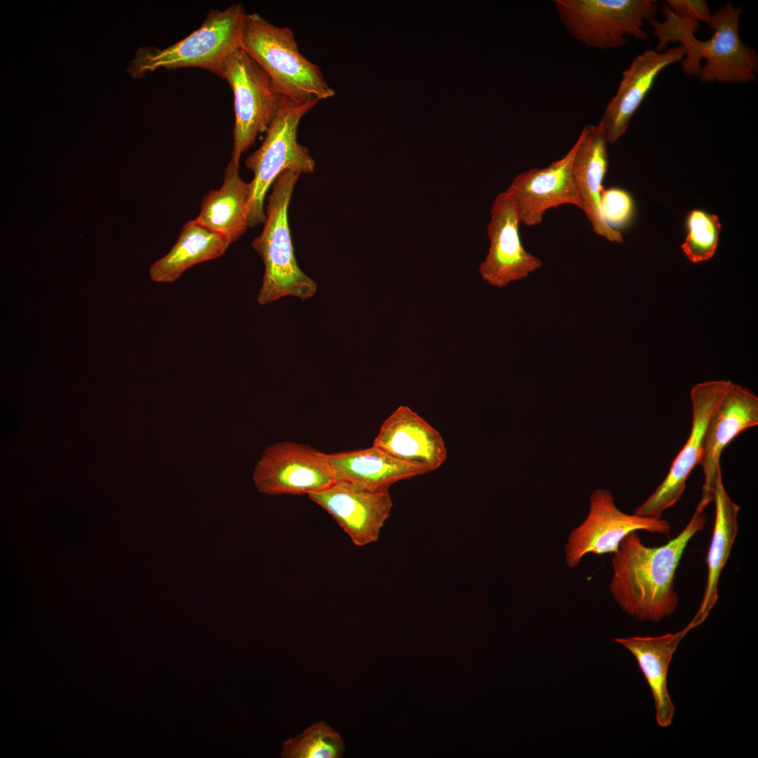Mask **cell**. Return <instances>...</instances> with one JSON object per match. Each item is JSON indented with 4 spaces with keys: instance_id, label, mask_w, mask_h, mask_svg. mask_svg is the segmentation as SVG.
Here are the masks:
<instances>
[{
    "instance_id": "1",
    "label": "cell",
    "mask_w": 758,
    "mask_h": 758,
    "mask_svg": "<svg viewBox=\"0 0 758 758\" xmlns=\"http://www.w3.org/2000/svg\"><path fill=\"white\" fill-rule=\"evenodd\" d=\"M705 509L698 504L684 528L664 545L646 546L636 532L622 540L611 558L609 590L625 612L640 621L659 622L675 611L676 571L689 542L706 524Z\"/></svg>"
},
{
    "instance_id": "2",
    "label": "cell",
    "mask_w": 758,
    "mask_h": 758,
    "mask_svg": "<svg viewBox=\"0 0 758 758\" xmlns=\"http://www.w3.org/2000/svg\"><path fill=\"white\" fill-rule=\"evenodd\" d=\"M661 10L664 20L649 22L658 41L654 50L661 52L668 44L678 43L684 50L681 69L686 75L698 76L705 84L757 80V53L739 34L740 7L729 1L714 12L707 24L712 35L705 41L695 36L700 22L678 16L665 4Z\"/></svg>"
},
{
    "instance_id": "3",
    "label": "cell",
    "mask_w": 758,
    "mask_h": 758,
    "mask_svg": "<svg viewBox=\"0 0 758 758\" xmlns=\"http://www.w3.org/2000/svg\"><path fill=\"white\" fill-rule=\"evenodd\" d=\"M300 175L286 171L274 182L267 197L263 229L252 242L265 265L257 302L265 305L286 296L305 300L316 293V282L298 265L288 224V206Z\"/></svg>"
},
{
    "instance_id": "4",
    "label": "cell",
    "mask_w": 758,
    "mask_h": 758,
    "mask_svg": "<svg viewBox=\"0 0 758 758\" xmlns=\"http://www.w3.org/2000/svg\"><path fill=\"white\" fill-rule=\"evenodd\" d=\"M240 47L266 72L281 95L297 102L334 96L319 67L299 51L288 27L274 25L257 13H246Z\"/></svg>"
},
{
    "instance_id": "5",
    "label": "cell",
    "mask_w": 758,
    "mask_h": 758,
    "mask_svg": "<svg viewBox=\"0 0 758 758\" xmlns=\"http://www.w3.org/2000/svg\"><path fill=\"white\" fill-rule=\"evenodd\" d=\"M244 7L232 4L223 10L211 9L200 27L164 48H140L128 72L134 79L158 69L201 68L220 77L230 55L240 47Z\"/></svg>"
},
{
    "instance_id": "6",
    "label": "cell",
    "mask_w": 758,
    "mask_h": 758,
    "mask_svg": "<svg viewBox=\"0 0 758 758\" xmlns=\"http://www.w3.org/2000/svg\"><path fill=\"white\" fill-rule=\"evenodd\" d=\"M318 102H297L282 96L262 145L246 159V167L253 173L248 206L249 227L264 222L267 192L283 172L293 171L307 174L314 171V161L309 149L298 143L297 131L301 119Z\"/></svg>"
},
{
    "instance_id": "7",
    "label": "cell",
    "mask_w": 758,
    "mask_h": 758,
    "mask_svg": "<svg viewBox=\"0 0 758 758\" xmlns=\"http://www.w3.org/2000/svg\"><path fill=\"white\" fill-rule=\"evenodd\" d=\"M559 18L577 41L595 48L624 46L627 38L645 40L646 22L654 19V0H556Z\"/></svg>"
},
{
    "instance_id": "8",
    "label": "cell",
    "mask_w": 758,
    "mask_h": 758,
    "mask_svg": "<svg viewBox=\"0 0 758 758\" xmlns=\"http://www.w3.org/2000/svg\"><path fill=\"white\" fill-rule=\"evenodd\" d=\"M220 77L227 81L233 93L235 121L231 159L239 163L257 136L267 131L282 95L266 72L241 47L228 58Z\"/></svg>"
},
{
    "instance_id": "9",
    "label": "cell",
    "mask_w": 758,
    "mask_h": 758,
    "mask_svg": "<svg viewBox=\"0 0 758 758\" xmlns=\"http://www.w3.org/2000/svg\"><path fill=\"white\" fill-rule=\"evenodd\" d=\"M645 531L670 536L671 527L661 518L627 514L617 508L606 489H598L590 496L589 513L585 521L571 532L565 545L566 563L577 567L589 554L614 553L630 533Z\"/></svg>"
},
{
    "instance_id": "10",
    "label": "cell",
    "mask_w": 758,
    "mask_h": 758,
    "mask_svg": "<svg viewBox=\"0 0 758 758\" xmlns=\"http://www.w3.org/2000/svg\"><path fill=\"white\" fill-rule=\"evenodd\" d=\"M253 480L259 492L274 496L308 495L335 481L326 453L293 441L267 446Z\"/></svg>"
},
{
    "instance_id": "11",
    "label": "cell",
    "mask_w": 758,
    "mask_h": 758,
    "mask_svg": "<svg viewBox=\"0 0 758 758\" xmlns=\"http://www.w3.org/2000/svg\"><path fill=\"white\" fill-rule=\"evenodd\" d=\"M307 496L326 510L359 547L379 539L393 506L390 487L346 481H335Z\"/></svg>"
},
{
    "instance_id": "12",
    "label": "cell",
    "mask_w": 758,
    "mask_h": 758,
    "mask_svg": "<svg viewBox=\"0 0 758 758\" xmlns=\"http://www.w3.org/2000/svg\"><path fill=\"white\" fill-rule=\"evenodd\" d=\"M729 380L706 381L695 385L691 391L692 422L685 444L672 461L662 483L634 510L639 516L661 518L663 513L681 498L686 480L700 464L704 436L708 421L723 396Z\"/></svg>"
},
{
    "instance_id": "13",
    "label": "cell",
    "mask_w": 758,
    "mask_h": 758,
    "mask_svg": "<svg viewBox=\"0 0 758 758\" xmlns=\"http://www.w3.org/2000/svg\"><path fill=\"white\" fill-rule=\"evenodd\" d=\"M519 210L506 191L497 194L487 225L489 248L479 267V274L490 286L503 288L526 278L543 265L541 260L524 247L520 234Z\"/></svg>"
},
{
    "instance_id": "14",
    "label": "cell",
    "mask_w": 758,
    "mask_h": 758,
    "mask_svg": "<svg viewBox=\"0 0 758 758\" xmlns=\"http://www.w3.org/2000/svg\"><path fill=\"white\" fill-rule=\"evenodd\" d=\"M758 425V397L749 390L729 380L706 427L702 458L703 485L700 505L713 501L717 478L722 468L720 457L725 447L747 429Z\"/></svg>"
},
{
    "instance_id": "15",
    "label": "cell",
    "mask_w": 758,
    "mask_h": 758,
    "mask_svg": "<svg viewBox=\"0 0 758 758\" xmlns=\"http://www.w3.org/2000/svg\"><path fill=\"white\" fill-rule=\"evenodd\" d=\"M576 142L561 159L544 168H533L516 175L505 190L514 199L521 223L533 227L543 222L545 213L564 204H583L577 192L572 165Z\"/></svg>"
},
{
    "instance_id": "16",
    "label": "cell",
    "mask_w": 758,
    "mask_h": 758,
    "mask_svg": "<svg viewBox=\"0 0 758 758\" xmlns=\"http://www.w3.org/2000/svg\"><path fill=\"white\" fill-rule=\"evenodd\" d=\"M684 57V50L678 45L663 53L648 49L633 59L623 71L616 93L597 124L604 131L608 144L616 143L625 133L630 119L660 72L681 61Z\"/></svg>"
},
{
    "instance_id": "17",
    "label": "cell",
    "mask_w": 758,
    "mask_h": 758,
    "mask_svg": "<svg viewBox=\"0 0 758 758\" xmlns=\"http://www.w3.org/2000/svg\"><path fill=\"white\" fill-rule=\"evenodd\" d=\"M373 445L426 473L439 468L447 457L440 433L406 406H399L383 421Z\"/></svg>"
},
{
    "instance_id": "18",
    "label": "cell",
    "mask_w": 758,
    "mask_h": 758,
    "mask_svg": "<svg viewBox=\"0 0 758 758\" xmlns=\"http://www.w3.org/2000/svg\"><path fill=\"white\" fill-rule=\"evenodd\" d=\"M572 165L575 185L592 230L613 243L621 244V232L611 228L604 220L601 208L602 183L609 167L605 134L598 125L585 126L577 140Z\"/></svg>"
},
{
    "instance_id": "19",
    "label": "cell",
    "mask_w": 758,
    "mask_h": 758,
    "mask_svg": "<svg viewBox=\"0 0 758 758\" xmlns=\"http://www.w3.org/2000/svg\"><path fill=\"white\" fill-rule=\"evenodd\" d=\"M692 629L688 624L684 629L674 634L667 633L654 637L614 639L635 657L651 690L656 721L661 727H667L672 724L674 712L667 686L669 665L678 644Z\"/></svg>"
},
{
    "instance_id": "20",
    "label": "cell",
    "mask_w": 758,
    "mask_h": 758,
    "mask_svg": "<svg viewBox=\"0 0 758 758\" xmlns=\"http://www.w3.org/2000/svg\"><path fill=\"white\" fill-rule=\"evenodd\" d=\"M250 182L242 180L239 163L230 159L221 187L204 197L196 222L225 238L230 244L239 239L248 227Z\"/></svg>"
},
{
    "instance_id": "21",
    "label": "cell",
    "mask_w": 758,
    "mask_h": 758,
    "mask_svg": "<svg viewBox=\"0 0 758 758\" xmlns=\"http://www.w3.org/2000/svg\"><path fill=\"white\" fill-rule=\"evenodd\" d=\"M713 501L715 518L707 556V578L700 608L690 622L695 627L705 621L718 599V583L738 532L740 507L726 492L722 472L717 478Z\"/></svg>"
},
{
    "instance_id": "22",
    "label": "cell",
    "mask_w": 758,
    "mask_h": 758,
    "mask_svg": "<svg viewBox=\"0 0 758 758\" xmlns=\"http://www.w3.org/2000/svg\"><path fill=\"white\" fill-rule=\"evenodd\" d=\"M335 481L390 487L401 480L426 474L392 457L377 446L326 454Z\"/></svg>"
},
{
    "instance_id": "23",
    "label": "cell",
    "mask_w": 758,
    "mask_h": 758,
    "mask_svg": "<svg viewBox=\"0 0 758 758\" xmlns=\"http://www.w3.org/2000/svg\"><path fill=\"white\" fill-rule=\"evenodd\" d=\"M230 244L222 236L191 220L168 253L150 266L149 277L155 282H174L196 265L222 255Z\"/></svg>"
},
{
    "instance_id": "24",
    "label": "cell",
    "mask_w": 758,
    "mask_h": 758,
    "mask_svg": "<svg viewBox=\"0 0 758 758\" xmlns=\"http://www.w3.org/2000/svg\"><path fill=\"white\" fill-rule=\"evenodd\" d=\"M344 751L340 735L325 722H319L286 740L281 755L286 758H338L343 756Z\"/></svg>"
},
{
    "instance_id": "25",
    "label": "cell",
    "mask_w": 758,
    "mask_h": 758,
    "mask_svg": "<svg viewBox=\"0 0 758 758\" xmlns=\"http://www.w3.org/2000/svg\"><path fill=\"white\" fill-rule=\"evenodd\" d=\"M686 237L681 249L694 263L706 261L714 255L721 224L717 215L700 209L689 212L686 220Z\"/></svg>"
},
{
    "instance_id": "26",
    "label": "cell",
    "mask_w": 758,
    "mask_h": 758,
    "mask_svg": "<svg viewBox=\"0 0 758 758\" xmlns=\"http://www.w3.org/2000/svg\"><path fill=\"white\" fill-rule=\"evenodd\" d=\"M600 208L605 222L619 232L630 225L635 213L632 195L627 190L616 187L603 189Z\"/></svg>"
},
{
    "instance_id": "27",
    "label": "cell",
    "mask_w": 758,
    "mask_h": 758,
    "mask_svg": "<svg viewBox=\"0 0 758 758\" xmlns=\"http://www.w3.org/2000/svg\"><path fill=\"white\" fill-rule=\"evenodd\" d=\"M665 4L678 16L708 24L712 13L704 0H667Z\"/></svg>"
}]
</instances>
